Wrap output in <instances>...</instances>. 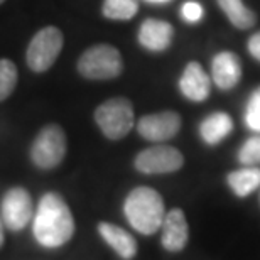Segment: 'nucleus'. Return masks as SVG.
<instances>
[{
  "label": "nucleus",
  "instance_id": "f257e3e1",
  "mask_svg": "<svg viewBox=\"0 0 260 260\" xmlns=\"http://www.w3.org/2000/svg\"><path fill=\"white\" fill-rule=\"evenodd\" d=\"M32 232L39 245L46 248H58L71 240L75 233V218L63 196L46 193L41 198L34 215Z\"/></svg>",
  "mask_w": 260,
  "mask_h": 260
},
{
  "label": "nucleus",
  "instance_id": "f03ea898",
  "mask_svg": "<svg viewBox=\"0 0 260 260\" xmlns=\"http://www.w3.org/2000/svg\"><path fill=\"white\" fill-rule=\"evenodd\" d=\"M128 223L142 235H154L162 226L166 210L160 194L152 188L140 186L128 193L123 205Z\"/></svg>",
  "mask_w": 260,
  "mask_h": 260
},
{
  "label": "nucleus",
  "instance_id": "7ed1b4c3",
  "mask_svg": "<svg viewBox=\"0 0 260 260\" xmlns=\"http://www.w3.org/2000/svg\"><path fill=\"white\" fill-rule=\"evenodd\" d=\"M76 68L86 80H113L122 75L123 61L117 48L110 44H96L80 56Z\"/></svg>",
  "mask_w": 260,
  "mask_h": 260
},
{
  "label": "nucleus",
  "instance_id": "20e7f679",
  "mask_svg": "<svg viewBox=\"0 0 260 260\" xmlns=\"http://www.w3.org/2000/svg\"><path fill=\"white\" fill-rule=\"evenodd\" d=\"M95 122L107 139L120 140L134 128V107L127 98L103 102L95 110Z\"/></svg>",
  "mask_w": 260,
  "mask_h": 260
},
{
  "label": "nucleus",
  "instance_id": "39448f33",
  "mask_svg": "<svg viewBox=\"0 0 260 260\" xmlns=\"http://www.w3.org/2000/svg\"><path fill=\"white\" fill-rule=\"evenodd\" d=\"M64 44L61 29L54 25L43 27L30 39L25 51V63L34 73H46L56 63Z\"/></svg>",
  "mask_w": 260,
  "mask_h": 260
},
{
  "label": "nucleus",
  "instance_id": "423d86ee",
  "mask_svg": "<svg viewBox=\"0 0 260 260\" xmlns=\"http://www.w3.org/2000/svg\"><path fill=\"white\" fill-rule=\"evenodd\" d=\"M66 155V134L58 123H49L39 130L32 145L30 159L39 169L49 171L63 162Z\"/></svg>",
  "mask_w": 260,
  "mask_h": 260
},
{
  "label": "nucleus",
  "instance_id": "0eeeda50",
  "mask_svg": "<svg viewBox=\"0 0 260 260\" xmlns=\"http://www.w3.org/2000/svg\"><path fill=\"white\" fill-rule=\"evenodd\" d=\"M184 157L171 145H154L135 157V169L142 174H169L183 168Z\"/></svg>",
  "mask_w": 260,
  "mask_h": 260
},
{
  "label": "nucleus",
  "instance_id": "6e6552de",
  "mask_svg": "<svg viewBox=\"0 0 260 260\" xmlns=\"http://www.w3.org/2000/svg\"><path fill=\"white\" fill-rule=\"evenodd\" d=\"M0 216H2L4 226H7L10 232L24 230L27 223L34 218L30 194L24 188H10L4 194Z\"/></svg>",
  "mask_w": 260,
  "mask_h": 260
},
{
  "label": "nucleus",
  "instance_id": "1a4fd4ad",
  "mask_svg": "<svg viewBox=\"0 0 260 260\" xmlns=\"http://www.w3.org/2000/svg\"><path fill=\"white\" fill-rule=\"evenodd\" d=\"M181 128V117L176 112L166 110L144 115L137 123V132L150 142H164L173 139Z\"/></svg>",
  "mask_w": 260,
  "mask_h": 260
},
{
  "label": "nucleus",
  "instance_id": "9d476101",
  "mask_svg": "<svg viewBox=\"0 0 260 260\" xmlns=\"http://www.w3.org/2000/svg\"><path fill=\"white\" fill-rule=\"evenodd\" d=\"M162 247L168 252H181L188 243L189 238V228H188V221H186V216L183 210L179 208H174L171 210L168 215L164 216L162 221Z\"/></svg>",
  "mask_w": 260,
  "mask_h": 260
},
{
  "label": "nucleus",
  "instance_id": "9b49d317",
  "mask_svg": "<svg viewBox=\"0 0 260 260\" xmlns=\"http://www.w3.org/2000/svg\"><path fill=\"white\" fill-rule=\"evenodd\" d=\"M174 38V29L169 22L157 19L144 20L139 29V43L147 51L162 53L171 46Z\"/></svg>",
  "mask_w": 260,
  "mask_h": 260
},
{
  "label": "nucleus",
  "instance_id": "f8f14e48",
  "mask_svg": "<svg viewBox=\"0 0 260 260\" xmlns=\"http://www.w3.org/2000/svg\"><path fill=\"white\" fill-rule=\"evenodd\" d=\"M213 81L220 90H232L238 85L242 78V64L235 53L223 51L213 58L211 63Z\"/></svg>",
  "mask_w": 260,
  "mask_h": 260
},
{
  "label": "nucleus",
  "instance_id": "ddd939ff",
  "mask_svg": "<svg viewBox=\"0 0 260 260\" xmlns=\"http://www.w3.org/2000/svg\"><path fill=\"white\" fill-rule=\"evenodd\" d=\"M179 90L191 102H205L210 96V76L200 63L193 61L184 68V73L179 80Z\"/></svg>",
  "mask_w": 260,
  "mask_h": 260
},
{
  "label": "nucleus",
  "instance_id": "4468645a",
  "mask_svg": "<svg viewBox=\"0 0 260 260\" xmlns=\"http://www.w3.org/2000/svg\"><path fill=\"white\" fill-rule=\"evenodd\" d=\"M98 232H100L102 238L115 250L118 255L125 260H130L137 253V242L135 238L125 232L123 228L113 225V223L102 221L98 225Z\"/></svg>",
  "mask_w": 260,
  "mask_h": 260
},
{
  "label": "nucleus",
  "instance_id": "2eb2a0df",
  "mask_svg": "<svg viewBox=\"0 0 260 260\" xmlns=\"http://www.w3.org/2000/svg\"><path fill=\"white\" fill-rule=\"evenodd\" d=\"M233 130L232 117L225 112H216L206 117L200 125V135L208 145L220 144L223 139Z\"/></svg>",
  "mask_w": 260,
  "mask_h": 260
},
{
  "label": "nucleus",
  "instance_id": "dca6fc26",
  "mask_svg": "<svg viewBox=\"0 0 260 260\" xmlns=\"http://www.w3.org/2000/svg\"><path fill=\"white\" fill-rule=\"evenodd\" d=\"M228 186L237 196H248L260 186V169L247 166L243 169L233 171L228 174Z\"/></svg>",
  "mask_w": 260,
  "mask_h": 260
},
{
  "label": "nucleus",
  "instance_id": "f3484780",
  "mask_svg": "<svg viewBox=\"0 0 260 260\" xmlns=\"http://www.w3.org/2000/svg\"><path fill=\"white\" fill-rule=\"evenodd\" d=\"M218 5L237 29H248L255 24V14L245 7L242 0H218Z\"/></svg>",
  "mask_w": 260,
  "mask_h": 260
},
{
  "label": "nucleus",
  "instance_id": "a211bd4d",
  "mask_svg": "<svg viewBox=\"0 0 260 260\" xmlns=\"http://www.w3.org/2000/svg\"><path fill=\"white\" fill-rule=\"evenodd\" d=\"M139 10L137 0H103L102 12L107 19L112 20H128Z\"/></svg>",
  "mask_w": 260,
  "mask_h": 260
},
{
  "label": "nucleus",
  "instance_id": "6ab92c4d",
  "mask_svg": "<svg viewBox=\"0 0 260 260\" xmlns=\"http://www.w3.org/2000/svg\"><path fill=\"white\" fill-rule=\"evenodd\" d=\"M17 66L12 61L4 58L0 59V102L7 100L17 86Z\"/></svg>",
  "mask_w": 260,
  "mask_h": 260
},
{
  "label": "nucleus",
  "instance_id": "aec40b11",
  "mask_svg": "<svg viewBox=\"0 0 260 260\" xmlns=\"http://www.w3.org/2000/svg\"><path fill=\"white\" fill-rule=\"evenodd\" d=\"M238 160L245 166L260 164V135L250 137L242 145L240 152H238Z\"/></svg>",
  "mask_w": 260,
  "mask_h": 260
},
{
  "label": "nucleus",
  "instance_id": "412c9836",
  "mask_svg": "<svg viewBox=\"0 0 260 260\" xmlns=\"http://www.w3.org/2000/svg\"><path fill=\"white\" fill-rule=\"evenodd\" d=\"M245 123L253 132L260 134V88H257L248 98L247 110H245Z\"/></svg>",
  "mask_w": 260,
  "mask_h": 260
},
{
  "label": "nucleus",
  "instance_id": "4be33fe9",
  "mask_svg": "<svg viewBox=\"0 0 260 260\" xmlns=\"http://www.w3.org/2000/svg\"><path fill=\"white\" fill-rule=\"evenodd\" d=\"M181 14H183V17L186 22H198L201 17H203V7L198 2H193V0H189V2H186L183 5V9H181Z\"/></svg>",
  "mask_w": 260,
  "mask_h": 260
},
{
  "label": "nucleus",
  "instance_id": "5701e85b",
  "mask_svg": "<svg viewBox=\"0 0 260 260\" xmlns=\"http://www.w3.org/2000/svg\"><path fill=\"white\" fill-rule=\"evenodd\" d=\"M248 51H250V54L253 58L260 61V30L248 39Z\"/></svg>",
  "mask_w": 260,
  "mask_h": 260
},
{
  "label": "nucleus",
  "instance_id": "b1692460",
  "mask_svg": "<svg viewBox=\"0 0 260 260\" xmlns=\"http://www.w3.org/2000/svg\"><path fill=\"white\" fill-rule=\"evenodd\" d=\"M4 245V221H2V216H0V247Z\"/></svg>",
  "mask_w": 260,
  "mask_h": 260
},
{
  "label": "nucleus",
  "instance_id": "393cba45",
  "mask_svg": "<svg viewBox=\"0 0 260 260\" xmlns=\"http://www.w3.org/2000/svg\"><path fill=\"white\" fill-rule=\"evenodd\" d=\"M147 2H152V4H166V2H171V0H147Z\"/></svg>",
  "mask_w": 260,
  "mask_h": 260
},
{
  "label": "nucleus",
  "instance_id": "a878e982",
  "mask_svg": "<svg viewBox=\"0 0 260 260\" xmlns=\"http://www.w3.org/2000/svg\"><path fill=\"white\" fill-rule=\"evenodd\" d=\"M4 2H5V0H0V5H2V4H4Z\"/></svg>",
  "mask_w": 260,
  "mask_h": 260
}]
</instances>
